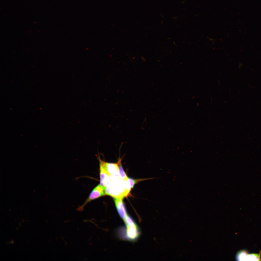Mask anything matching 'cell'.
Returning <instances> with one entry per match:
<instances>
[{
  "mask_svg": "<svg viewBox=\"0 0 261 261\" xmlns=\"http://www.w3.org/2000/svg\"><path fill=\"white\" fill-rule=\"evenodd\" d=\"M106 195L105 191L100 184L98 185L91 192L89 197L81 207L83 208L86 204L91 201Z\"/></svg>",
  "mask_w": 261,
  "mask_h": 261,
  "instance_id": "obj_2",
  "label": "cell"
},
{
  "mask_svg": "<svg viewBox=\"0 0 261 261\" xmlns=\"http://www.w3.org/2000/svg\"><path fill=\"white\" fill-rule=\"evenodd\" d=\"M121 159L119 165V171L118 174V177L119 178L124 181H128V178L123 170L121 164Z\"/></svg>",
  "mask_w": 261,
  "mask_h": 261,
  "instance_id": "obj_6",
  "label": "cell"
},
{
  "mask_svg": "<svg viewBox=\"0 0 261 261\" xmlns=\"http://www.w3.org/2000/svg\"><path fill=\"white\" fill-rule=\"evenodd\" d=\"M121 159L117 163H110L102 160L105 169L109 176L118 175L119 171L118 165Z\"/></svg>",
  "mask_w": 261,
  "mask_h": 261,
  "instance_id": "obj_3",
  "label": "cell"
},
{
  "mask_svg": "<svg viewBox=\"0 0 261 261\" xmlns=\"http://www.w3.org/2000/svg\"><path fill=\"white\" fill-rule=\"evenodd\" d=\"M155 179L156 178H150L148 179H134L130 178H128V181L130 184V188H133L135 185L138 182L149 179Z\"/></svg>",
  "mask_w": 261,
  "mask_h": 261,
  "instance_id": "obj_9",
  "label": "cell"
},
{
  "mask_svg": "<svg viewBox=\"0 0 261 261\" xmlns=\"http://www.w3.org/2000/svg\"><path fill=\"white\" fill-rule=\"evenodd\" d=\"M248 254L245 250L240 251L236 254V259L237 261H247Z\"/></svg>",
  "mask_w": 261,
  "mask_h": 261,
  "instance_id": "obj_7",
  "label": "cell"
},
{
  "mask_svg": "<svg viewBox=\"0 0 261 261\" xmlns=\"http://www.w3.org/2000/svg\"><path fill=\"white\" fill-rule=\"evenodd\" d=\"M123 229V239L131 242L136 241L140 236L141 232L139 227L135 221L125 224Z\"/></svg>",
  "mask_w": 261,
  "mask_h": 261,
  "instance_id": "obj_1",
  "label": "cell"
},
{
  "mask_svg": "<svg viewBox=\"0 0 261 261\" xmlns=\"http://www.w3.org/2000/svg\"><path fill=\"white\" fill-rule=\"evenodd\" d=\"M98 157L99 161L100 169V184L105 191L106 187L105 186V182L106 178L109 175L102 163V160L100 159L99 156Z\"/></svg>",
  "mask_w": 261,
  "mask_h": 261,
  "instance_id": "obj_5",
  "label": "cell"
},
{
  "mask_svg": "<svg viewBox=\"0 0 261 261\" xmlns=\"http://www.w3.org/2000/svg\"><path fill=\"white\" fill-rule=\"evenodd\" d=\"M122 199L114 198L116 209L120 217L123 220L128 215Z\"/></svg>",
  "mask_w": 261,
  "mask_h": 261,
  "instance_id": "obj_4",
  "label": "cell"
},
{
  "mask_svg": "<svg viewBox=\"0 0 261 261\" xmlns=\"http://www.w3.org/2000/svg\"><path fill=\"white\" fill-rule=\"evenodd\" d=\"M261 252L259 254H248L247 261H261Z\"/></svg>",
  "mask_w": 261,
  "mask_h": 261,
  "instance_id": "obj_8",
  "label": "cell"
}]
</instances>
